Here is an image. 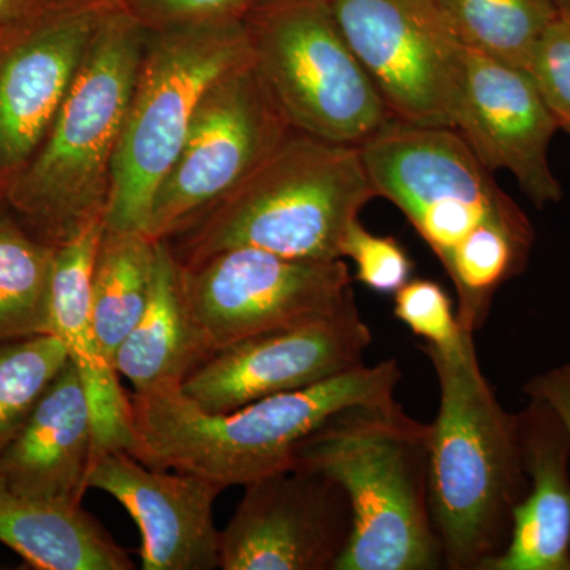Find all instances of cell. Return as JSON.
I'll list each match as a JSON object with an SVG mask.
<instances>
[{
  "mask_svg": "<svg viewBox=\"0 0 570 570\" xmlns=\"http://www.w3.org/2000/svg\"><path fill=\"white\" fill-rule=\"evenodd\" d=\"M438 3L463 47L527 71L540 39L561 13L560 0H438Z\"/></svg>",
  "mask_w": 570,
  "mask_h": 570,
  "instance_id": "obj_24",
  "label": "cell"
},
{
  "mask_svg": "<svg viewBox=\"0 0 570 570\" xmlns=\"http://www.w3.org/2000/svg\"><path fill=\"white\" fill-rule=\"evenodd\" d=\"M341 257L354 262L360 284L382 295H395L411 281L414 269L407 250L396 238L371 234L358 219L348 225Z\"/></svg>",
  "mask_w": 570,
  "mask_h": 570,
  "instance_id": "obj_28",
  "label": "cell"
},
{
  "mask_svg": "<svg viewBox=\"0 0 570 570\" xmlns=\"http://www.w3.org/2000/svg\"><path fill=\"white\" fill-rule=\"evenodd\" d=\"M283 0H115L146 31L245 22Z\"/></svg>",
  "mask_w": 570,
  "mask_h": 570,
  "instance_id": "obj_27",
  "label": "cell"
},
{
  "mask_svg": "<svg viewBox=\"0 0 570 570\" xmlns=\"http://www.w3.org/2000/svg\"><path fill=\"white\" fill-rule=\"evenodd\" d=\"M534 245L532 225L487 223L442 262L456 292V318L464 332H478L499 288L523 273Z\"/></svg>",
  "mask_w": 570,
  "mask_h": 570,
  "instance_id": "obj_22",
  "label": "cell"
},
{
  "mask_svg": "<svg viewBox=\"0 0 570 570\" xmlns=\"http://www.w3.org/2000/svg\"><path fill=\"white\" fill-rule=\"evenodd\" d=\"M292 130L253 59L228 71L195 112L142 232L156 242L178 234L235 189Z\"/></svg>",
  "mask_w": 570,
  "mask_h": 570,
  "instance_id": "obj_9",
  "label": "cell"
},
{
  "mask_svg": "<svg viewBox=\"0 0 570 570\" xmlns=\"http://www.w3.org/2000/svg\"><path fill=\"white\" fill-rule=\"evenodd\" d=\"M245 26L255 69L292 129L360 146L392 121L325 0H283Z\"/></svg>",
  "mask_w": 570,
  "mask_h": 570,
  "instance_id": "obj_7",
  "label": "cell"
},
{
  "mask_svg": "<svg viewBox=\"0 0 570 570\" xmlns=\"http://www.w3.org/2000/svg\"><path fill=\"white\" fill-rule=\"evenodd\" d=\"M0 542L36 569H134L127 551L80 504L21 497L2 482Z\"/></svg>",
  "mask_w": 570,
  "mask_h": 570,
  "instance_id": "obj_19",
  "label": "cell"
},
{
  "mask_svg": "<svg viewBox=\"0 0 570 570\" xmlns=\"http://www.w3.org/2000/svg\"><path fill=\"white\" fill-rule=\"evenodd\" d=\"M393 118L452 127L464 47L438 0H325Z\"/></svg>",
  "mask_w": 570,
  "mask_h": 570,
  "instance_id": "obj_10",
  "label": "cell"
},
{
  "mask_svg": "<svg viewBox=\"0 0 570 570\" xmlns=\"http://www.w3.org/2000/svg\"><path fill=\"white\" fill-rule=\"evenodd\" d=\"M453 129L487 170L510 171L538 208L561 200L549 160L558 124L527 70L464 47Z\"/></svg>",
  "mask_w": 570,
  "mask_h": 570,
  "instance_id": "obj_14",
  "label": "cell"
},
{
  "mask_svg": "<svg viewBox=\"0 0 570 570\" xmlns=\"http://www.w3.org/2000/svg\"><path fill=\"white\" fill-rule=\"evenodd\" d=\"M88 489L110 494L140 528L142 570L219 569L214 502L223 487L146 466L127 452H107L94 459Z\"/></svg>",
  "mask_w": 570,
  "mask_h": 570,
  "instance_id": "obj_15",
  "label": "cell"
},
{
  "mask_svg": "<svg viewBox=\"0 0 570 570\" xmlns=\"http://www.w3.org/2000/svg\"><path fill=\"white\" fill-rule=\"evenodd\" d=\"M523 392L530 400L542 401L557 414L570 444V362L535 374L524 384Z\"/></svg>",
  "mask_w": 570,
  "mask_h": 570,
  "instance_id": "obj_30",
  "label": "cell"
},
{
  "mask_svg": "<svg viewBox=\"0 0 570 570\" xmlns=\"http://www.w3.org/2000/svg\"><path fill=\"white\" fill-rule=\"evenodd\" d=\"M561 9L570 10V0H560Z\"/></svg>",
  "mask_w": 570,
  "mask_h": 570,
  "instance_id": "obj_32",
  "label": "cell"
},
{
  "mask_svg": "<svg viewBox=\"0 0 570 570\" xmlns=\"http://www.w3.org/2000/svg\"><path fill=\"white\" fill-rule=\"evenodd\" d=\"M558 129L570 135V10L561 9L535 48L530 70Z\"/></svg>",
  "mask_w": 570,
  "mask_h": 570,
  "instance_id": "obj_29",
  "label": "cell"
},
{
  "mask_svg": "<svg viewBox=\"0 0 570 570\" xmlns=\"http://www.w3.org/2000/svg\"><path fill=\"white\" fill-rule=\"evenodd\" d=\"M245 489L220 531L219 569L336 570L351 539L352 512L335 480L295 466Z\"/></svg>",
  "mask_w": 570,
  "mask_h": 570,
  "instance_id": "obj_12",
  "label": "cell"
},
{
  "mask_svg": "<svg viewBox=\"0 0 570 570\" xmlns=\"http://www.w3.org/2000/svg\"><path fill=\"white\" fill-rule=\"evenodd\" d=\"M146 29L118 6L105 14L50 132L7 194L37 239L59 247L105 223Z\"/></svg>",
  "mask_w": 570,
  "mask_h": 570,
  "instance_id": "obj_4",
  "label": "cell"
},
{
  "mask_svg": "<svg viewBox=\"0 0 570 570\" xmlns=\"http://www.w3.org/2000/svg\"><path fill=\"white\" fill-rule=\"evenodd\" d=\"M395 358L347 371L311 387L209 414L163 384L130 397L129 452L146 466L187 472L223 489L246 487L296 466L299 449L330 419L354 406L395 401L401 381Z\"/></svg>",
  "mask_w": 570,
  "mask_h": 570,
  "instance_id": "obj_1",
  "label": "cell"
},
{
  "mask_svg": "<svg viewBox=\"0 0 570 570\" xmlns=\"http://www.w3.org/2000/svg\"><path fill=\"white\" fill-rule=\"evenodd\" d=\"M179 279L205 358L249 337L326 316L355 296L344 258L307 261L254 247L179 265Z\"/></svg>",
  "mask_w": 570,
  "mask_h": 570,
  "instance_id": "obj_8",
  "label": "cell"
},
{
  "mask_svg": "<svg viewBox=\"0 0 570 570\" xmlns=\"http://www.w3.org/2000/svg\"><path fill=\"white\" fill-rule=\"evenodd\" d=\"M115 6V0H91L0 39V204L39 153Z\"/></svg>",
  "mask_w": 570,
  "mask_h": 570,
  "instance_id": "obj_13",
  "label": "cell"
},
{
  "mask_svg": "<svg viewBox=\"0 0 570 570\" xmlns=\"http://www.w3.org/2000/svg\"><path fill=\"white\" fill-rule=\"evenodd\" d=\"M55 254L0 204V343L50 335Z\"/></svg>",
  "mask_w": 570,
  "mask_h": 570,
  "instance_id": "obj_23",
  "label": "cell"
},
{
  "mask_svg": "<svg viewBox=\"0 0 570 570\" xmlns=\"http://www.w3.org/2000/svg\"><path fill=\"white\" fill-rule=\"evenodd\" d=\"M205 360L184 299L179 265L163 239L157 253L151 299L115 356L118 374L142 392L163 384H183Z\"/></svg>",
  "mask_w": 570,
  "mask_h": 570,
  "instance_id": "obj_20",
  "label": "cell"
},
{
  "mask_svg": "<svg viewBox=\"0 0 570 570\" xmlns=\"http://www.w3.org/2000/svg\"><path fill=\"white\" fill-rule=\"evenodd\" d=\"M528 489L513 510L505 549L483 570H570V444L542 401L520 412Z\"/></svg>",
  "mask_w": 570,
  "mask_h": 570,
  "instance_id": "obj_18",
  "label": "cell"
},
{
  "mask_svg": "<svg viewBox=\"0 0 570 570\" xmlns=\"http://www.w3.org/2000/svg\"><path fill=\"white\" fill-rule=\"evenodd\" d=\"M436 371L430 423L428 504L444 568L483 570L509 542L513 510L528 489L519 415L483 376L474 336L455 351L420 346Z\"/></svg>",
  "mask_w": 570,
  "mask_h": 570,
  "instance_id": "obj_2",
  "label": "cell"
},
{
  "mask_svg": "<svg viewBox=\"0 0 570 570\" xmlns=\"http://www.w3.org/2000/svg\"><path fill=\"white\" fill-rule=\"evenodd\" d=\"M92 461L91 406L67 358L0 455V482L21 497L81 504Z\"/></svg>",
  "mask_w": 570,
  "mask_h": 570,
  "instance_id": "obj_17",
  "label": "cell"
},
{
  "mask_svg": "<svg viewBox=\"0 0 570 570\" xmlns=\"http://www.w3.org/2000/svg\"><path fill=\"white\" fill-rule=\"evenodd\" d=\"M377 197L358 145L292 130L235 189L165 239L179 265L254 247L333 261L348 225Z\"/></svg>",
  "mask_w": 570,
  "mask_h": 570,
  "instance_id": "obj_3",
  "label": "cell"
},
{
  "mask_svg": "<svg viewBox=\"0 0 570 570\" xmlns=\"http://www.w3.org/2000/svg\"><path fill=\"white\" fill-rule=\"evenodd\" d=\"M373 341L355 296L314 321L214 352L184 379V395L209 414L295 392L365 365Z\"/></svg>",
  "mask_w": 570,
  "mask_h": 570,
  "instance_id": "obj_11",
  "label": "cell"
},
{
  "mask_svg": "<svg viewBox=\"0 0 570 570\" xmlns=\"http://www.w3.org/2000/svg\"><path fill=\"white\" fill-rule=\"evenodd\" d=\"M104 230L105 223L92 225L77 238L56 247L50 287V335L61 341L88 395L94 459L107 452H129L134 442L130 397L105 354L91 314L94 262Z\"/></svg>",
  "mask_w": 570,
  "mask_h": 570,
  "instance_id": "obj_16",
  "label": "cell"
},
{
  "mask_svg": "<svg viewBox=\"0 0 570 570\" xmlns=\"http://www.w3.org/2000/svg\"><path fill=\"white\" fill-rule=\"evenodd\" d=\"M157 253L159 242L145 232L105 227L94 262L91 314L97 337L112 365L151 299Z\"/></svg>",
  "mask_w": 570,
  "mask_h": 570,
  "instance_id": "obj_21",
  "label": "cell"
},
{
  "mask_svg": "<svg viewBox=\"0 0 570 570\" xmlns=\"http://www.w3.org/2000/svg\"><path fill=\"white\" fill-rule=\"evenodd\" d=\"M393 313L415 336L425 340L423 344L441 351H455L474 336L461 328L452 299L436 281H409L395 294Z\"/></svg>",
  "mask_w": 570,
  "mask_h": 570,
  "instance_id": "obj_26",
  "label": "cell"
},
{
  "mask_svg": "<svg viewBox=\"0 0 570 570\" xmlns=\"http://www.w3.org/2000/svg\"><path fill=\"white\" fill-rule=\"evenodd\" d=\"M66 363V348L52 335L0 343V455Z\"/></svg>",
  "mask_w": 570,
  "mask_h": 570,
  "instance_id": "obj_25",
  "label": "cell"
},
{
  "mask_svg": "<svg viewBox=\"0 0 570 570\" xmlns=\"http://www.w3.org/2000/svg\"><path fill=\"white\" fill-rule=\"evenodd\" d=\"M91 0H0V39Z\"/></svg>",
  "mask_w": 570,
  "mask_h": 570,
  "instance_id": "obj_31",
  "label": "cell"
},
{
  "mask_svg": "<svg viewBox=\"0 0 570 570\" xmlns=\"http://www.w3.org/2000/svg\"><path fill=\"white\" fill-rule=\"evenodd\" d=\"M430 425L392 401L344 409L299 449L296 466L335 480L352 532L336 570H434L442 550L428 504Z\"/></svg>",
  "mask_w": 570,
  "mask_h": 570,
  "instance_id": "obj_5",
  "label": "cell"
},
{
  "mask_svg": "<svg viewBox=\"0 0 570 570\" xmlns=\"http://www.w3.org/2000/svg\"><path fill=\"white\" fill-rule=\"evenodd\" d=\"M250 59L243 22L146 31L112 160L105 227L142 232L154 195L181 151L206 92Z\"/></svg>",
  "mask_w": 570,
  "mask_h": 570,
  "instance_id": "obj_6",
  "label": "cell"
}]
</instances>
